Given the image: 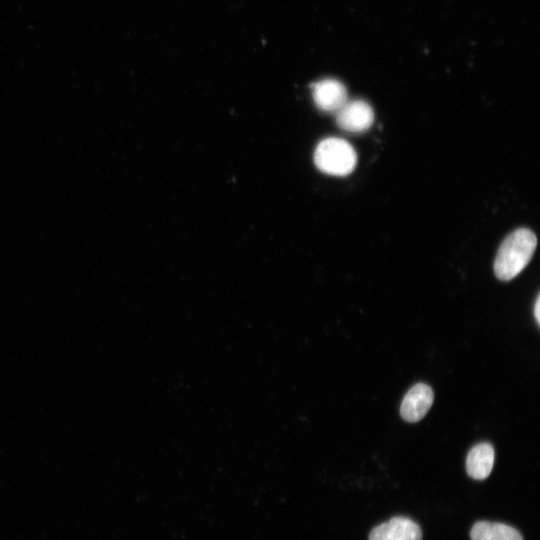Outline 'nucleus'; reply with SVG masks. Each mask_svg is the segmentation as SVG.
<instances>
[{"instance_id":"obj_1","label":"nucleus","mask_w":540,"mask_h":540,"mask_svg":"<svg viewBox=\"0 0 540 540\" xmlns=\"http://www.w3.org/2000/svg\"><path fill=\"white\" fill-rule=\"evenodd\" d=\"M537 245L533 231L520 228L509 234L501 243L494 261V273L499 280L509 281L529 263Z\"/></svg>"},{"instance_id":"obj_2","label":"nucleus","mask_w":540,"mask_h":540,"mask_svg":"<svg viewBox=\"0 0 540 540\" xmlns=\"http://www.w3.org/2000/svg\"><path fill=\"white\" fill-rule=\"evenodd\" d=\"M314 162L316 167L326 174L345 176L354 170L357 155L347 141L329 137L317 145L314 152Z\"/></svg>"},{"instance_id":"obj_3","label":"nucleus","mask_w":540,"mask_h":540,"mask_svg":"<svg viewBox=\"0 0 540 540\" xmlns=\"http://www.w3.org/2000/svg\"><path fill=\"white\" fill-rule=\"evenodd\" d=\"M335 114L337 125L348 132H365L374 122L373 109L363 100L347 101Z\"/></svg>"},{"instance_id":"obj_4","label":"nucleus","mask_w":540,"mask_h":540,"mask_svg":"<svg viewBox=\"0 0 540 540\" xmlns=\"http://www.w3.org/2000/svg\"><path fill=\"white\" fill-rule=\"evenodd\" d=\"M313 101L318 109L336 113L348 101L345 86L336 79H322L311 85Z\"/></svg>"},{"instance_id":"obj_5","label":"nucleus","mask_w":540,"mask_h":540,"mask_svg":"<svg viewBox=\"0 0 540 540\" xmlns=\"http://www.w3.org/2000/svg\"><path fill=\"white\" fill-rule=\"evenodd\" d=\"M434 399L433 390L424 383L415 384L404 396L400 414L407 422H418L432 406Z\"/></svg>"},{"instance_id":"obj_6","label":"nucleus","mask_w":540,"mask_h":540,"mask_svg":"<svg viewBox=\"0 0 540 540\" xmlns=\"http://www.w3.org/2000/svg\"><path fill=\"white\" fill-rule=\"evenodd\" d=\"M369 540H422V531L413 520L397 516L375 527Z\"/></svg>"},{"instance_id":"obj_7","label":"nucleus","mask_w":540,"mask_h":540,"mask_svg":"<svg viewBox=\"0 0 540 540\" xmlns=\"http://www.w3.org/2000/svg\"><path fill=\"white\" fill-rule=\"evenodd\" d=\"M494 464V449L489 443H479L468 453L466 458L467 474L476 480L489 476Z\"/></svg>"},{"instance_id":"obj_8","label":"nucleus","mask_w":540,"mask_h":540,"mask_svg":"<svg viewBox=\"0 0 540 540\" xmlns=\"http://www.w3.org/2000/svg\"><path fill=\"white\" fill-rule=\"evenodd\" d=\"M471 540H523L515 528L503 523L480 521L470 531Z\"/></svg>"},{"instance_id":"obj_9","label":"nucleus","mask_w":540,"mask_h":540,"mask_svg":"<svg viewBox=\"0 0 540 540\" xmlns=\"http://www.w3.org/2000/svg\"><path fill=\"white\" fill-rule=\"evenodd\" d=\"M534 315L536 318L537 323H540V298L539 296L536 299L535 306H534Z\"/></svg>"}]
</instances>
